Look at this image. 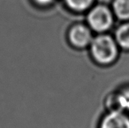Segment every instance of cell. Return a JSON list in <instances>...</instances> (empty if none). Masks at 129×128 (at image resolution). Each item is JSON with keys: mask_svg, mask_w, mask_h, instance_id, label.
Returning a JSON list of instances; mask_svg holds the SVG:
<instances>
[{"mask_svg": "<svg viewBox=\"0 0 129 128\" xmlns=\"http://www.w3.org/2000/svg\"><path fill=\"white\" fill-rule=\"evenodd\" d=\"M90 48L94 60L101 65H110L114 63L119 55V45L116 39L105 34L93 38Z\"/></svg>", "mask_w": 129, "mask_h": 128, "instance_id": "6da1fadb", "label": "cell"}, {"mask_svg": "<svg viewBox=\"0 0 129 128\" xmlns=\"http://www.w3.org/2000/svg\"><path fill=\"white\" fill-rule=\"evenodd\" d=\"M87 20L91 29L98 32H104L113 24V14L107 7L98 5L90 10Z\"/></svg>", "mask_w": 129, "mask_h": 128, "instance_id": "7a4b0ae2", "label": "cell"}, {"mask_svg": "<svg viewBox=\"0 0 129 128\" xmlns=\"http://www.w3.org/2000/svg\"><path fill=\"white\" fill-rule=\"evenodd\" d=\"M69 39L73 46L78 48H83L90 45L93 36L91 29L82 24L73 26L69 32Z\"/></svg>", "mask_w": 129, "mask_h": 128, "instance_id": "3957f363", "label": "cell"}, {"mask_svg": "<svg viewBox=\"0 0 129 128\" xmlns=\"http://www.w3.org/2000/svg\"><path fill=\"white\" fill-rule=\"evenodd\" d=\"M98 128H129V115L121 111H109L101 118Z\"/></svg>", "mask_w": 129, "mask_h": 128, "instance_id": "277c9868", "label": "cell"}, {"mask_svg": "<svg viewBox=\"0 0 129 128\" xmlns=\"http://www.w3.org/2000/svg\"><path fill=\"white\" fill-rule=\"evenodd\" d=\"M106 102L109 111L116 110L126 113L129 112V88L110 94Z\"/></svg>", "mask_w": 129, "mask_h": 128, "instance_id": "5b68a950", "label": "cell"}, {"mask_svg": "<svg viewBox=\"0 0 129 128\" xmlns=\"http://www.w3.org/2000/svg\"><path fill=\"white\" fill-rule=\"evenodd\" d=\"M115 39L119 47L129 51V20L118 27L115 34Z\"/></svg>", "mask_w": 129, "mask_h": 128, "instance_id": "8992f818", "label": "cell"}, {"mask_svg": "<svg viewBox=\"0 0 129 128\" xmlns=\"http://www.w3.org/2000/svg\"><path fill=\"white\" fill-rule=\"evenodd\" d=\"M114 14L120 20H129V0H114L113 3Z\"/></svg>", "mask_w": 129, "mask_h": 128, "instance_id": "52a82bcc", "label": "cell"}, {"mask_svg": "<svg viewBox=\"0 0 129 128\" xmlns=\"http://www.w3.org/2000/svg\"><path fill=\"white\" fill-rule=\"evenodd\" d=\"M67 5L73 11H83L91 7L94 0H65Z\"/></svg>", "mask_w": 129, "mask_h": 128, "instance_id": "ba28073f", "label": "cell"}, {"mask_svg": "<svg viewBox=\"0 0 129 128\" xmlns=\"http://www.w3.org/2000/svg\"><path fill=\"white\" fill-rule=\"evenodd\" d=\"M36 4L40 5H48L52 4L55 0H33Z\"/></svg>", "mask_w": 129, "mask_h": 128, "instance_id": "9c48e42d", "label": "cell"}]
</instances>
